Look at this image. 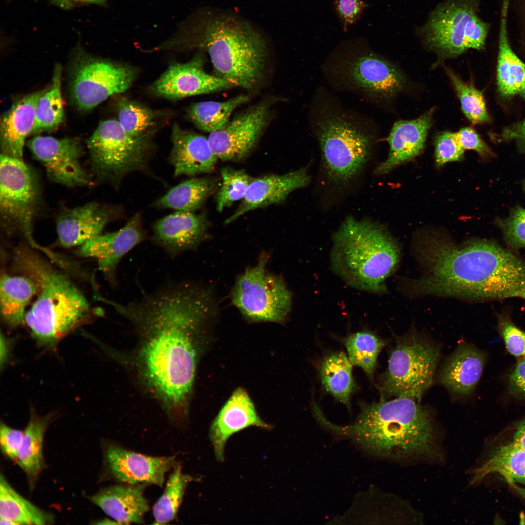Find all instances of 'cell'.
I'll return each instance as SVG.
<instances>
[{"mask_svg": "<svg viewBox=\"0 0 525 525\" xmlns=\"http://www.w3.org/2000/svg\"><path fill=\"white\" fill-rule=\"evenodd\" d=\"M215 313L209 294L184 281L166 283L127 307V319L148 336L143 351L148 380L175 405L185 402L191 393L196 364L195 338Z\"/></svg>", "mask_w": 525, "mask_h": 525, "instance_id": "obj_1", "label": "cell"}, {"mask_svg": "<svg viewBox=\"0 0 525 525\" xmlns=\"http://www.w3.org/2000/svg\"><path fill=\"white\" fill-rule=\"evenodd\" d=\"M415 249L425 273L410 280L413 296L503 299L525 289V261L494 241L474 240L458 246L430 233Z\"/></svg>", "mask_w": 525, "mask_h": 525, "instance_id": "obj_2", "label": "cell"}, {"mask_svg": "<svg viewBox=\"0 0 525 525\" xmlns=\"http://www.w3.org/2000/svg\"><path fill=\"white\" fill-rule=\"evenodd\" d=\"M160 49L197 48L208 53L217 76L246 89L263 78L266 46L251 26L233 16L200 11L180 22Z\"/></svg>", "mask_w": 525, "mask_h": 525, "instance_id": "obj_3", "label": "cell"}, {"mask_svg": "<svg viewBox=\"0 0 525 525\" xmlns=\"http://www.w3.org/2000/svg\"><path fill=\"white\" fill-rule=\"evenodd\" d=\"M14 263L38 286L36 298L26 312L25 324L40 346L54 347L89 319L92 311L88 300L65 274L27 247L15 250Z\"/></svg>", "mask_w": 525, "mask_h": 525, "instance_id": "obj_4", "label": "cell"}, {"mask_svg": "<svg viewBox=\"0 0 525 525\" xmlns=\"http://www.w3.org/2000/svg\"><path fill=\"white\" fill-rule=\"evenodd\" d=\"M354 423L329 427L350 436L369 453L404 456L432 453L433 429L428 411L415 398L399 396L390 401L361 403Z\"/></svg>", "mask_w": 525, "mask_h": 525, "instance_id": "obj_5", "label": "cell"}, {"mask_svg": "<svg viewBox=\"0 0 525 525\" xmlns=\"http://www.w3.org/2000/svg\"><path fill=\"white\" fill-rule=\"evenodd\" d=\"M332 240L331 266L338 276L359 290L385 292V281L397 267L400 249L383 227L350 216L334 233Z\"/></svg>", "mask_w": 525, "mask_h": 525, "instance_id": "obj_6", "label": "cell"}, {"mask_svg": "<svg viewBox=\"0 0 525 525\" xmlns=\"http://www.w3.org/2000/svg\"><path fill=\"white\" fill-rule=\"evenodd\" d=\"M330 103L314 109L312 122L327 178L345 184L361 172L369 159L372 137L362 124Z\"/></svg>", "mask_w": 525, "mask_h": 525, "instance_id": "obj_7", "label": "cell"}, {"mask_svg": "<svg viewBox=\"0 0 525 525\" xmlns=\"http://www.w3.org/2000/svg\"><path fill=\"white\" fill-rule=\"evenodd\" d=\"M93 172L99 180L117 188L134 172L149 173L148 161L152 147L143 135L133 137L119 121L101 122L87 140Z\"/></svg>", "mask_w": 525, "mask_h": 525, "instance_id": "obj_8", "label": "cell"}, {"mask_svg": "<svg viewBox=\"0 0 525 525\" xmlns=\"http://www.w3.org/2000/svg\"><path fill=\"white\" fill-rule=\"evenodd\" d=\"M439 358L438 348L417 335L398 339L379 382L381 393L385 397L407 396L420 401L431 385Z\"/></svg>", "mask_w": 525, "mask_h": 525, "instance_id": "obj_9", "label": "cell"}, {"mask_svg": "<svg viewBox=\"0 0 525 525\" xmlns=\"http://www.w3.org/2000/svg\"><path fill=\"white\" fill-rule=\"evenodd\" d=\"M268 258L262 254L255 265L238 277L231 300L250 321L283 323L291 311L292 296L283 279L267 270Z\"/></svg>", "mask_w": 525, "mask_h": 525, "instance_id": "obj_10", "label": "cell"}, {"mask_svg": "<svg viewBox=\"0 0 525 525\" xmlns=\"http://www.w3.org/2000/svg\"><path fill=\"white\" fill-rule=\"evenodd\" d=\"M71 62L70 97L82 110H91L111 95L126 91L135 78L131 68L94 57L80 43L73 51Z\"/></svg>", "mask_w": 525, "mask_h": 525, "instance_id": "obj_11", "label": "cell"}, {"mask_svg": "<svg viewBox=\"0 0 525 525\" xmlns=\"http://www.w3.org/2000/svg\"><path fill=\"white\" fill-rule=\"evenodd\" d=\"M39 201L35 172L22 159L1 154L0 212L6 230L18 231L32 241V223Z\"/></svg>", "mask_w": 525, "mask_h": 525, "instance_id": "obj_12", "label": "cell"}, {"mask_svg": "<svg viewBox=\"0 0 525 525\" xmlns=\"http://www.w3.org/2000/svg\"><path fill=\"white\" fill-rule=\"evenodd\" d=\"M333 70L348 87L370 98L390 99L407 86L405 75L396 66L372 52L347 56Z\"/></svg>", "mask_w": 525, "mask_h": 525, "instance_id": "obj_13", "label": "cell"}, {"mask_svg": "<svg viewBox=\"0 0 525 525\" xmlns=\"http://www.w3.org/2000/svg\"><path fill=\"white\" fill-rule=\"evenodd\" d=\"M478 8V0H446L439 4L420 29L425 44L442 58L463 53L467 50V24Z\"/></svg>", "mask_w": 525, "mask_h": 525, "instance_id": "obj_14", "label": "cell"}, {"mask_svg": "<svg viewBox=\"0 0 525 525\" xmlns=\"http://www.w3.org/2000/svg\"><path fill=\"white\" fill-rule=\"evenodd\" d=\"M27 145L35 158L44 166L52 181L67 187L87 186L90 178L81 165L83 150L75 138L56 139L36 136Z\"/></svg>", "mask_w": 525, "mask_h": 525, "instance_id": "obj_15", "label": "cell"}, {"mask_svg": "<svg viewBox=\"0 0 525 525\" xmlns=\"http://www.w3.org/2000/svg\"><path fill=\"white\" fill-rule=\"evenodd\" d=\"M104 449L106 471L121 483L153 484L161 487L165 474L178 465L175 456L146 455L114 442L106 443Z\"/></svg>", "mask_w": 525, "mask_h": 525, "instance_id": "obj_16", "label": "cell"}, {"mask_svg": "<svg viewBox=\"0 0 525 525\" xmlns=\"http://www.w3.org/2000/svg\"><path fill=\"white\" fill-rule=\"evenodd\" d=\"M268 107L265 104L253 107L235 117L223 129L208 137L217 158L238 161L252 150L267 122Z\"/></svg>", "mask_w": 525, "mask_h": 525, "instance_id": "obj_17", "label": "cell"}, {"mask_svg": "<svg viewBox=\"0 0 525 525\" xmlns=\"http://www.w3.org/2000/svg\"><path fill=\"white\" fill-rule=\"evenodd\" d=\"M140 213L135 214L119 230L100 235L80 246L78 254L95 260L110 284H117V269L122 257L143 241L146 234Z\"/></svg>", "mask_w": 525, "mask_h": 525, "instance_id": "obj_18", "label": "cell"}, {"mask_svg": "<svg viewBox=\"0 0 525 525\" xmlns=\"http://www.w3.org/2000/svg\"><path fill=\"white\" fill-rule=\"evenodd\" d=\"M202 62V56L197 55L188 62L170 66L153 84V92L175 100L234 87L228 81L207 73Z\"/></svg>", "mask_w": 525, "mask_h": 525, "instance_id": "obj_19", "label": "cell"}, {"mask_svg": "<svg viewBox=\"0 0 525 525\" xmlns=\"http://www.w3.org/2000/svg\"><path fill=\"white\" fill-rule=\"evenodd\" d=\"M209 222L203 214L176 211L156 221L151 239L171 258L195 250L208 237Z\"/></svg>", "mask_w": 525, "mask_h": 525, "instance_id": "obj_20", "label": "cell"}, {"mask_svg": "<svg viewBox=\"0 0 525 525\" xmlns=\"http://www.w3.org/2000/svg\"><path fill=\"white\" fill-rule=\"evenodd\" d=\"M269 429L270 425L258 415L247 392L243 388L234 391L211 424L210 438L215 456L222 461L228 438L248 427Z\"/></svg>", "mask_w": 525, "mask_h": 525, "instance_id": "obj_21", "label": "cell"}, {"mask_svg": "<svg viewBox=\"0 0 525 525\" xmlns=\"http://www.w3.org/2000/svg\"><path fill=\"white\" fill-rule=\"evenodd\" d=\"M310 180L306 167L283 175L253 178L239 207L225 223H230L251 210L283 202L292 192L306 186Z\"/></svg>", "mask_w": 525, "mask_h": 525, "instance_id": "obj_22", "label": "cell"}, {"mask_svg": "<svg viewBox=\"0 0 525 525\" xmlns=\"http://www.w3.org/2000/svg\"><path fill=\"white\" fill-rule=\"evenodd\" d=\"M433 113L432 109L417 119L400 120L394 124L387 139L388 156L376 168L375 174H386L420 154L432 125Z\"/></svg>", "mask_w": 525, "mask_h": 525, "instance_id": "obj_23", "label": "cell"}, {"mask_svg": "<svg viewBox=\"0 0 525 525\" xmlns=\"http://www.w3.org/2000/svg\"><path fill=\"white\" fill-rule=\"evenodd\" d=\"M170 160L175 176L211 172L218 159L208 138L175 124L172 128Z\"/></svg>", "mask_w": 525, "mask_h": 525, "instance_id": "obj_24", "label": "cell"}, {"mask_svg": "<svg viewBox=\"0 0 525 525\" xmlns=\"http://www.w3.org/2000/svg\"><path fill=\"white\" fill-rule=\"evenodd\" d=\"M110 218L109 210L95 202L64 210L56 220L59 242L66 248L80 246L101 234Z\"/></svg>", "mask_w": 525, "mask_h": 525, "instance_id": "obj_25", "label": "cell"}, {"mask_svg": "<svg viewBox=\"0 0 525 525\" xmlns=\"http://www.w3.org/2000/svg\"><path fill=\"white\" fill-rule=\"evenodd\" d=\"M147 485L121 483L101 489L89 499L119 525L142 524L149 509L144 495Z\"/></svg>", "mask_w": 525, "mask_h": 525, "instance_id": "obj_26", "label": "cell"}, {"mask_svg": "<svg viewBox=\"0 0 525 525\" xmlns=\"http://www.w3.org/2000/svg\"><path fill=\"white\" fill-rule=\"evenodd\" d=\"M44 89L22 97L3 113L0 125L1 154L22 159L25 141L31 134L36 105Z\"/></svg>", "mask_w": 525, "mask_h": 525, "instance_id": "obj_27", "label": "cell"}, {"mask_svg": "<svg viewBox=\"0 0 525 525\" xmlns=\"http://www.w3.org/2000/svg\"><path fill=\"white\" fill-rule=\"evenodd\" d=\"M485 361L484 353L470 344H460L445 364L440 382L452 392L470 394L479 380Z\"/></svg>", "mask_w": 525, "mask_h": 525, "instance_id": "obj_28", "label": "cell"}, {"mask_svg": "<svg viewBox=\"0 0 525 525\" xmlns=\"http://www.w3.org/2000/svg\"><path fill=\"white\" fill-rule=\"evenodd\" d=\"M35 282L24 274L2 273L0 280V313L4 323L16 328L25 324L26 308L38 291Z\"/></svg>", "mask_w": 525, "mask_h": 525, "instance_id": "obj_29", "label": "cell"}, {"mask_svg": "<svg viewBox=\"0 0 525 525\" xmlns=\"http://www.w3.org/2000/svg\"><path fill=\"white\" fill-rule=\"evenodd\" d=\"M509 1H503L497 69L498 90L505 97L521 94L525 89V64L512 50L508 39L507 21Z\"/></svg>", "mask_w": 525, "mask_h": 525, "instance_id": "obj_30", "label": "cell"}, {"mask_svg": "<svg viewBox=\"0 0 525 525\" xmlns=\"http://www.w3.org/2000/svg\"><path fill=\"white\" fill-rule=\"evenodd\" d=\"M51 415L39 417L32 413L23 431V437L16 461L26 473L31 488L44 467L43 440L51 420Z\"/></svg>", "mask_w": 525, "mask_h": 525, "instance_id": "obj_31", "label": "cell"}, {"mask_svg": "<svg viewBox=\"0 0 525 525\" xmlns=\"http://www.w3.org/2000/svg\"><path fill=\"white\" fill-rule=\"evenodd\" d=\"M0 519L12 525H46L54 522V516L21 496L1 474L0 477Z\"/></svg>", "mask_w": 525, "mask_h": 525, "instance_id": "obj_32", "label": "cell"}, {"mask_svg": "<svg viewBox=\"0 0 525 525\" xmlns=\"http://www.w3.org/2000/svg\"><path fill=\"white\" fill-rule=\"evenodd\" d=\"M214 187L213 179L206 177L191 178L171 189L156 200L153 206L194 212L204 204Z\"/></svg>", "mask_w": 525, "mask_h": 525, "instance_id": "obj_33", "label": "cell"}, {"mask_svg": "<svg viewBox=\"0 0 525 525\" xmlns=\"http://www.w3.org/2000/svg\"><path fill=\"white\" fill-rule=\"evenodd\" d=\"M492 473H498L510 482L525 486V449L513 442L500 447L474 471L472 483L479 482Z\"/></svg>", "mask_w": 525, "mask_h": 525, "instance_id": "obj_34", "label": "cell"}, {"mask_svg": "<svg viewBox=\"0 0 525 525\" xmlns=\"http://www.w3.org/2000/svg\"><path fill=\"white\" fill-rule=\"evenodd\" d=\"M352 365L344 352H336L327 355L319 368L320 379L324 388L348 408L355 386Z\"/></svg>", "mask_w": 525, "mask_h": 525, "instance_id": "obj_35", "label": "cell"}, {"mask_svg": "<svg viewBox=\"0 0 525 525\" xmlns=\"http://www.w3.org/2000/svg\"><path fill=\"white\" fill-rule=\"evenodd\" d=\"M61 66L57 64L51 85L44 89L37 102L31 134L53 131L62 122L64 112L61 91Z\"/></svg>", "mask_w": 525, "mask_h": 525, "instance_id": "obj_36", "label": "cell"}, {"mask_svg": "<svg viewBox=\"0 0 525 525\" xmlns=\"http://www.w3.org/2000/svg\"><path fill=\"white\" fill-rule=\"evenodd\" d=\"M248 99L247 96L241 95L224 102L195 103L189 108L187 116L199 129L210 133L217 131L228 125L232 112Z\"/></svg>", "mask_w": 525, "mask_h": 525, "instance_id": "obj_37", "label": "cell"}, {"mask_svg": "<svg viewBox=\"0 0 525 525\" xmlns=\"http://www.w3.org/2000/svg\"><path fill=\"white\" fill-rule=\"evenodd\" d=\"M195 480L184 474L178 465L173 469L167 481L163 494L153 508L155 525H165L176 516L188 484Z\"/></svg>", "mask_w": 525, "mask_h": 525, "instance_id": "obj_38", "label": "cell"}, {"mask_svg": "<svg viewBox=\"0 0 525 525\" xmlns=\"http://www.w3.org/2000/svg\"><path fill=\"white\" fill-rule=\"evenodd\" d=\"M351 363L362 368L372 378L378 355L385 346L384 340L367 331L357 332L344 340Z\"/></svg>", "mask_w": 525, "mask_h": 525, "instance_id": "obj_39", "label": "cell"}, {"mask_svg": "<svg viewBox=\"0 0 525 525\" xmlns=\"http://www.w3.org/2000/svg\"><path fill=\"white\" fill-rule=\"evenodd\" d=\"M445 70L452 81L459 99L462 110L473 124H481L490 121L482 92L473 85L464 82L450 69Z\"/></svg>", "mask_w": 525, "mask_h": 525, "instance_id": "obj_40", "label": "cell"}, {"mask_svg": "<svg viewBox=\"0 0 525 525\" xmlns=\"http://www.w3.org/2000/svg\"><path fill=\"white\" fill-rule=\"evenodd\" d=\"M220 173L222 183L216 199V210L219 212L242 200L253 178L245 171L229 167L223 168Z\"/></svg>", "mask_w": 525, "mask_h": 525, "instance_id": "obj_41", "label": "cell"}, {"mask_svg": "<svg viewBox=\"0 0 525 525\" xmlns=\"http://www.w3.org/2000/svg\"><path fill=\"white\" fill-rule=\"evenodd\" d=\"M154 117L150 109L131 101L123 99L118 105V121L123 129L133 137L144 135Z\"/></svg>", "mask_w": 525, "mask_h": 525, "instance_id": "obj_42", "label": "cell"}, {"mask_svg": "<svg viewBox=\"0 0 525 525\" xmlns=\"http://www.w3.org/2000/svg\"><path fill=\"white\" fill-rule=\"evenodd\" d=\"M505 242L513 250H525V209L517 206L511 210L509 216L497 220Z\"/></svg>", "mask_w": 525, "mask_h": 525, "instance_id": "obj_43", "label": "cell"}, {"mask_svg": "<svg viewBox=\"0 0 525 525\" xmlns=\"http://www.w3.org/2000/svg\"><path fill=\"white\" fill-rule=\"evenodd\" d=\"M497 320L498 330L508 351L515 357H525V332L515 326L506 314L499 315Z\"/></svg>", "mask_w": 525, "mask_h": 525, "instance_id": "obj_44", "label": "cell"}, {"mask_svg": "<svg viewBox=\"0 0 525 525\" xmlns=\"http://www.w3.org/2000/svg\"><path fill=\"white\" fill-rule=\"evenodd\" d=\"M435 145V163L438 168L448 162L460 161L464 157L465 151L460 146L455 133H440L436 138Z\"/></svg>", "mask_w": 525, "mask_h": 525, "instance_id": "obj_45", "label": "cell"}, {"mask_svg": "<svg viewBox=\"0 0 525 525\" xmlns=\"http://www.w3.org/2000/svg\"><path fill=\"white\" fill-rule=\"evenodd\" d=\"M455 134L460 146L464 151L465 150H473L482 158H485L494 156V153L490 147L472 127H463L455 132Z\"/></svg>", "mask_w": 525, "mask_h": 525, "instance_id": "obj_46", "label": "cell"}, {"mask_svg": "<svg viewBox=\"0 0 525 525\" xmlns=\"http://www.w3.org/2000/svg\"><path fill=\"white\" fill-rule=\"evenodd\" d=\"M488 24L475 14L469 21L465 33V43L467 50H480L484 46L489 31Z\"/></svg>", "mask_w": 525, "mask_h": 525, "instance_id": "obj_47", "label": "cell"}, {"mask_svg": "<svg viewBox=\"0 0 525 525\" xmlns=\"http://www.w3.org/2000/svg\"><path fill=\"white\" fill-rule=\"evenodd\" d=\"M24 432L11 428L1 422L0 444L2 452L9 458L16 460L21 446Z\"/></svg>", "mask_w": 525, "mask_h": 525, "instance_id": "obj_48", "label": "cell"}, {"mask_svg": "<svg viewBox=\"0 0 525 525\" xmlns=\"http://www.w3.org/2000/svg\"><path fill=\"white\" fill-rule=\"evenodd\" d=\"M335 6L345 31L356 22L366 7L363 0H336Z\"/></svg>", "mask_w": 525, "mask_h": 525, "instance_id": "obj_49", "label": "cell"}, {"mask_svg": "<svg viewBox=\"0 0 525 525\" xmlns=\"http://www.w3.org/2000/svg\"><path fill=\"white\" fill-rule=\"evenodd\" d=\"M510 394L520 399H525V357L514 366L508 377Z\"/></svg>", "mask_w": 525, "mask_h": 525, "instance_id": "obj_50", "label": "cell"}, {"mask_svg": "<svg viewBox=\"0 0 525 525\" xmlns=\"http://www.w3.org/2000/svg\"><path fill=\"white\" fill-rule=\"evenodd\" d=\"M502 139L514 140L520 149L525 152V119L517 124L506 128L502 133Z\"/></svg>", "mask_w": 525, "mask_h": 525, "instance_id": "obj_51", "label": "cell"}, {"mask_svg": "<svg viewBox=\"0 0 525 525\" xmlns=\"http://www.w3.org/2000/svg\"><path fill=\"white\" fill-rule=\"evenodd\" d=\"M51 4L64 10H71L74 8L89 4H96L105 7L107 0H49Z\"/></svg>", "mask_w": 525, "mask_h": 525, "instance_id": "obj_52", "label": "cell"}, {"mask_svg": "<svg viewBox=\"0 0 525 525\" xmlns=\"http://www.w3.org/2000/svg\"><path fill=\"white\" fill-rule=\"evenodd\" d=\"M512 442L525 449V420L518 425Z\"/></svg>", "mask_w": 525, "mask_h": 525, "instance_id": "obj_53", "label": "cell"}, {"mask_svg": "<svg viewBox=\"0 0 525 525\" xmlns=\"http://www.w3.org/2000/svg\"><path fill=\"white\" fill-rule=\"evenodd\" d=\"M96 524H105V525H106V524H118L119 525V524L117 522H116L115 520H110V519H104L103 520H101V521H99V522H98Z\"/></svg>", "mask_w": 525, "mask_h": 525, "instance_id": "obj_54", "label": "cell"}, {"mask_svg": "<svg viewBox=\"0 0 525 525\" xmlns=\"http://www.w3.org/2000/svg\"><path fill=\"white\" fill-rule=\"evenodd\" d=\"M515 297H519L525 299V289L518 292Z\"/></svg>", "mask_w": 525, "mask_h": 525, "instance_id": "obj_55", "label": "cell"}, {"mask_svg": "<svg viewBox=\"0 0 525 525\" xmlns=\"http://www.w3.org/2000/svg\"><path fill=\"white\" fill-rule=\"evenodd\" d=\"M521 94L522 95L525 101V89L521 93Z\"/></svg>", "mask_w": 525, "mask_h": 525, "instance_id": "obj_56", "label": "cell"}, {"mask_svg": "<svg viewBox=\"0 0 525 525\" xmlns=\"http://www.w3.org/2000/svg\"><path fill=\"white\" fill-rule=\"evenodd\" d=\"M523 8H524V12H525V0H523Z\"/></svg>", "mask_w": 525, "mask_h": 525, "instance_id": "obj_57", "label": "cell"}, {"mask_svg": "<svg viewBox=\"0 0 525 525\" xmlns=\"http://www.w3.org/2000/svg\"><path fill=\"white\" fill-rule=\"evenodd\" d=\"M522 185H523V189H524V191L525 192V180L523 181Z\"/></svg>", "mask_w": 525, "mask_h": 525, "instance_id": "obj_58", "label": "cell"}]
</instances>
